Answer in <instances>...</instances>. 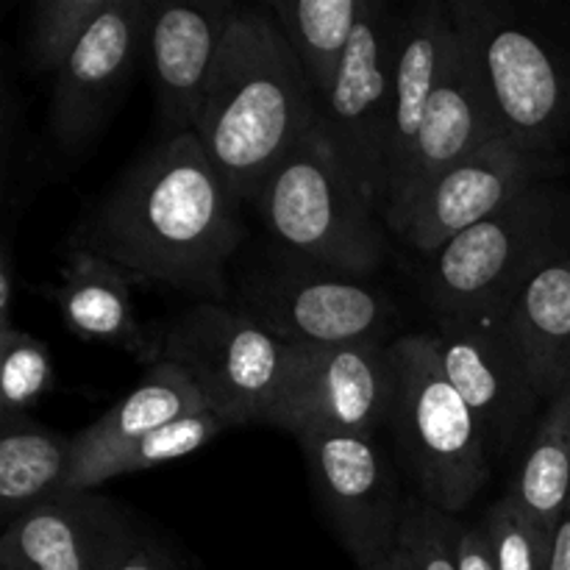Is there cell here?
<instances>
[{
    "mask_svg": "<svg viewBox=\"0 0 570 570\" xmlns=\"http://www.w3.org/2000/svg\"><path fill=\"white\" fill-rule=\"evenodd\" d=\"M434 340L440 365L476 415L488 451L507 454L543 404L510 309L438 317Z\"/></svg>",
    "mask_w": 570,
    "mask_h": 570,
    "instance_id": "9c48e42d",
    "label": "cell"
},
{
    "mask_svg": "<svg viewBox=\"0 0 570 570\" xmlns=\"http://www.w3.org/2000/svg\"><path fill=\"white\" fill-rule=\"evenodd\" d=\"M117 570H181V568H178V562L173 560L161 546H156L154 540L142 538L137 549L128 554V560Z\"/></svg>",
    "mask_w": 570,
    "mask_h": 570,
    "instance_id": "4dcf8cb0",
    "label": "cell"
},
{
    "mask_svg": "<svg viewBox=\"0 0 570 570\" xmlns=\"http://www.w3.org/2000/svg\"><path fill=\"white\" fill-rule=\"evenodd\" d=\"M142 538L117 501L65 490L6 527L0 570H117Z\"/></svg>",
    "mask_w": 570,
    "mask_h": 570,
    "instance_id": "9a60e30c",
    "label": "cell"
},
{
    "mask_svg": "<svg viewBox=\"0 0 570 570\" xmlns=\"http://www.w3.org/2000/svg\"><path fill=\"white\" fill-rule=\"evenodd\" d=\"M371 0H273L267 11L282 28L284 39L298 56L317 100H323L337 78L356 28L365 20Z\"/></svg>",
    "mask_w": 570,
    "mask_h": 570,
    "instance_id": "603a6c76",
    "label": "cell"
},
{
    "mask_svg": "<svg viewBox=\"0 0 570 570\" xmlns=\"http://www.w3.org/2000/svg\"><path fill=\"white\" fill-rule=\"evenodd\" d=\"M14 293H17V271L14 256H11V237L6 234L0 245V332L14 328L11 312H14Z\"/></svg>",
    "mask_w": 570,
    "mask_h": 570,
    "instance_id": "f546056e",
    "label": "cell"
},
{
    "mask_svg": "<svg viewBox=\"0 0 570 570\" xmlns=\"http://www.w3.org/2000/svg\"><path fill=\"white\" fill-rule=\"evenodd\" d=\"M549 570H570V495L562 510L560 527H557L554 546H551V562Z\"/></svg>",
    "mask_w": 570,
    "mask_h": 570,
    "instance_id": "1f68e13d",
    "label": "cell"
},
{
    "mask_svg": "<svg viewBox=\"0 0 570 570\" xmlns=\"http://www.w3.org/2000/svg\"><path fill=\"white\" fill-rule=\"evenodd\" d=\"M237 11L239 6L228 0L154 3L148 50L167 137L195 131L198 126L206 89Z\"/></svg>",
    "mask_w": 570,
    "mask_h": 570,
    "instance_id": "e0dca14e",
    "label": "cell"
},
{
    "mask_svg": "<svg viewBox=\"0 0 570 570\" xmlns=\"http://www.w3.org/2000/svg\"><path fill=\"white\" fill-rule=\"evenodd\" d=\"M507 495L554 546L557 527L570 495V387L546 404Z\"/></svg>",
    "mask_w": 570,
    "mask_h": 570,
    "instance_id": "7402d4cb",
    "label": "cell"
},
{
    "mask_svg": "<svg viewBox=\"0 0 570 570\" xmlns=\"http://www.w3.org/2000/svg\"><path fill=\"white\" fill-rule=\"evenodd\" d=\"M200 410H209V406L187 371L173 362H156L145 371L137 390H131L126 399L117 401L109 412H104L98 421L72 438V473L67 490L78 476L92 471L115 451Z\"/></svg>",
    "mask_w": 570,
    "mask_h": 570,
    "instance_id": "d6986e66",
    "label": "cell"
},
{
    "mask_svg": "<svg viewBox=\"0 0 570 570\" xmlns=\"http://www.w3.org/2000/svg\"><path fill=\"white\" fill-rule=\"evenodd\" d=\"M362 570H417V566H415V560H412V554L404 549V546H395L390 554H384L382 560L373 562V566H367Z\"/></svg>",
    "mask_w": 570,
    "mask_h": 570,
    "instance_id": "d6a6232c",
    "label": "cell"
},
{
    "mask_svg": "<svg viewBox=\"0 0 570 570\" xmlns=\"http://www.w3.org/2000/svg\"><path fill=\"white\" fill-rule=\"evenodd\" d=\"M150 14V0H115L56 76L50 134L65 159L87 150L104 128L139 53L148 48Z\"/></svg>",
    "mask_w": 570,
    "mask_h": 570,
    "instance_id": "5bb4252c",
    "label": "cell"
},
{
    "mask_svg": "<svg viewBox=\"0 0 570 570\" xmlns=\"http://www.w3.org/2000/svg\"><path fill=\"white\" fill-rule=\"evenodd\" d=\"M243 237L239 200L187 131L165 137L117 178L70 234V250L104 256L139 284L223 304L226 265Z\"/></svg>",
    "mask_w": 570,
    "mask_h": 570,
    "instance_id": "6da1fadb",
    "label": "cell"
},
{
    "mask_svg": "<svg viewBox=\"0 0 570 570\" xmlns=\"http://www.w3.org/2000/svg\"><path fill=\"white\" fill-rule=\"evenodd\" d=\"M256 209L271 232L317 271L362 282L387 256V226L337 161L321 115L271 173Z\"/></svg>",
    "mask_w": 570,
    "mask_h": 570,
    "instance_id": "5b68a950",
    "label": "cell"
},
{
    "mask_svg": "<svg viewBox=\"0 0 570 570\" xmlns=\"http://www.w3.org/2000/svg\"><path fill=\"white\" fill-rule=\"evenodd\" d=\"M72 473V438L28 415H0V515L6 527L65 493Z\"/></svg>",
    "mask_w": 570,
    "mask_h": 570,
    "instance_id": "44dd1931",
    "label": "cell"
},
{
    "mask_svg": "<svg viewBox=\"0 0 570 570\" xmlns=\"http://www.w3.org/2000/svg\"><path fill=\"white\" fill-rule=\"evenodd\" d=\"M115 0H39L33 6L28 56L33 70L56 72L81 45L89 28L100 20Z\"/></svg>",
    "mask_w": 570,
    "mask_h": 570,
    "instance_id": "d4e9b609",
    "label": "cell"
},
{
    "mask_svg": "<svg viewBox=\"0 0 570 570\" xmlns=\"http://www.w3.org/2000/svg\"><path fill=\"white\" fill-rule=\"evenodd\" d=\"M495 570H549L551 543L521 515L510 495L490 507L482 521Z\"/></svg>",
    "mask_w": 570,
    "mask_h": 570,
    "instance_id": "83f0119b",
    "label": "cell"
},
{
    "mask_svg": "<svg viewBox=\"0 0 570 570\" xmlns=\"http://www.w3.org/2000/svg\"><path fill=\"white\" fill-rule=\"evenodd\" d=\"M395 399L390 345H298L289 382L267 426L298 434H373L387 426Z\"/></svg>",
    "mask_w": 570,
    "mask_h": 570,
    "instance_id": "8fae6325",
    "label": "cell"
},
{
    "mask_svg": "<svg viewBox=\"0 0 570 570\" xmlns=\"http://www.w3.org/2000/svg\"><path fill=\"white\" fill-rule=\"evenodd\" d=\"M159 334V362L184 367L226 426L267 423L298 360V345L217 301H200Z\"/></svg>",
    "mask_w": 570,
    "mask_h": 570,
    "instance_id": "52a82bcc",
    "label": "cell"
},
{
    "mask_svg": "<svg viewBox=\"0 0 570 570\" xmlns=\"http://www.w3.org/2000/svg\"><path fill=\"white\" fill-rule=\"evenodd\" d=\"M401 17L384 0H371L337 78L321 100V126L351 181L384 215L387 198L390 117L399 59Z\"/></svg>",
    "mask_w": 570,
    "mask_h": 570,
    "instance_id": "ba28073f",
    "label": "cell"
},
{
    "mask_svg": "<svg viewBox=\"0 0 570 570\" xmlns=\"http://www.w3.org/2000/svg\"><path fill=\"white\" fill-rule=\"evenodd\" d=\"M317 115L321 100L267 6H239L193 131L239 204H256Z\"/></svg>",
    "mask_w": 570,
    "mask_h": 570,
    "instance_id": "7a4b0ae2",
    "label": "cell"
},
{
    "mask_svg": "<svg viewBox=\"0 0 570 570\" xmlns=\"http://www.w3.org/2000/svg\"><path fill=\"white\" fill-rule=\"evenodd\" d=\"M223 429H228L226 421L217 417L212 410H200L187 417H178V421L167 423V426L156 429V432L145 434V438L128 443L126 449L106 456L92 471L78 476L70 490H95L104 482H109V479L128 476V473H139L148 471V468H159L167 465V462L181 460V456L204 449Z\"/></svg>",
    "mask_w": 570,
    "mask_h": 570,
    "instance_id": "cb8c5ba5",
    "label": "cell"
},
{
    "mask_svg": "<svg viewBox=\"0 0 570 570\" xmlns=\"http://www.w3.org/2000/svg\"><path fill=\"white\" fill-rule=\"evenodd\" d=\"M568 245L570 198L551 184H538L434 256L426 276L429 306L438 317L510 309L523 284Z\"/></svg>",
    "mask_w": 570,
    "mask_h": 570,
    "instance_id": "8992f818",
    "label": "cell"
},
{
    "mask_svg": "<svg viewBox=\"0 0 570 570\" xmlns=\"http://www.w3.org/2000/svg\"><path fill=\"white\" fill-rule=\"evenodd\" d=\"M139 284L131 273L111 265L89 250H70L61 267V282L48 287L59 306L61 323L83 343H104L128 351L134 360L156 365L161 354V334L148 332L137 321L131 289Z\"/></svg>",
    "mask_w": 570,
    "mask_h": 570,
    "instance_id": "ac0fdd59",
    "label": "cell"
},
{
    "mask_svg": "<svg viewBox=\"0 0 570 570\" xmlns=\"http://www.w3.org/2000/svg\"><path fill=\"white\" fill-rule=\"evenodd\" d=\"M462 529L465 527H460L454 515L412 495L406 499L399 546L410 551L417 570H460L456 549H460Z\"/></svg>",
    "mask_w": 570,
    "mask_h": 570,
    "instance_id": "4316f807",
    "label": "cell"
},
{
    "mask_svg": "<svg viewBox=\"0 0 570 570\" xmlns=\"http://www.w3.org/2000/svg\"><path fill=\"white\" fill-rule=\"evenodd\" d=\"M510 315L529 379L549 404L570 387V245L523 284Z\"/></svg>",
    "mask_w": 570,
    "mask_h": 570,
    "instance_id": "ffe728a7",
    "label": "cell"
},
{
    "mask_svg": "<svg viewBox=\"0 0 570 570\" xmlns=\"http://www.w3.org/2000/svg\"><path fill=\"white\" fill-rule=\"evenodd\" d=\"M501 137L495 122L493 106L484 92L482 76L473 61L471 50L462 42L454 22V37L445 50L443 67H440L438 83H434L432 100H429L426 120L417 134L415 150L401 173L399 184L390 193L387 209H384V226L393 223L412 206V200L440 176L471 156L473 150L484 148L488 142Z\"/></svg>",
    "mask_w": 570,
    "mask_h": 570,
    "instance_id": "2e32d148",
    "label": "cell"
},
{
    "mask_svg": "<svg viewBox=\"0 0 570 570\" xmlns=\"http://www.w3.org/2000/svg\"><path fill=\"white\" fill-rule=\"evenodd\" d=\"M395 399L387 429L417 499L456 515L490 482V451L471 406L445 376L434 332L404 334L390 345Z\"/></svg>",
    "mask_w": 570,
    "mask_h": 570,
    "instance_id": "277c9868",
    "label": "cell"
},
{
    "mask_svg": "<svg viewBox=\"0 0 570 570\" xmlns=\"http://www.w3.org/2000/svg\"><path fill=\"white\" fill-rule=\"evenodd\" d=\"M456 568L460 570H495L493 549L484 534L482 523L473 529H462L460 549H456Z\"/></svg>",
    "mask_w": 570,
    "mask_h": 570,
    "instance_id": "f1b7e54d",
    "label": "cell"
},
{
    "mask_svg": "<svg viewBox=\"0 0 570 570\" xmlns=\"http://www.w3.org/2000/svg\"><path fill=\"white\" fill-rule=\"evenodd\" d=\"M312 493L356 570L399 546L406 499L399 471L367 434H298Z\"/></svg>",
    "mask_w": 570,
    "mask_h": 570,
    "instance_id": "30bf717a",
    "label": "cell"
},
{
    "mask_svg": "<svg viewBox=\"0 0 570 570\" xmlns=\"http://www.w3.org/2000/svg\"><path fill=\"white\" fill-rule=\"evenodd\" d=\"M243 298L245 312L289 345H384L399 315L382 289L317 267L256 278Z\"/></svg>",
    "mask_w": 570,
    "mask_h": 570,
    "instance_id": "4fadbf2b",
    "label": "cell"
},
{
    "mask_svg": "<svg viewBox=\"0 0 570 570\" xmlns=\"http://www.w3.org/2000/svg\"><path fill=\"white\" fill-rule=\"evenodd\" d=\"M501 137L557 156L570 139V20L512 0H449Z\"/></svg>",
    "mask_w": 570,
    "mask_h": 570,
    "instance_id": "3957f363",
    "label": "cell"
},
{
    "mask_svg": "<svg viewBox=\"0 0 570 570\" xmlns=\"http://www.w3.org/2000/svg\"><path fill=\"white\" fill-rule=\"evenodd\" d=\"M53 384V356L45 340L17 326L0 332V415H28Z\"/></svg>",
    "mask_w": 570,
    "mask_h": 570,
    "instance_id": "484cf974",
    "label": "cell"
},
{
    "mask_svg": "<svg viewBox=\"0 0 570 570\" xmlns=\"http://www.w3.org/2000/svg\"><path fill=\"white\" fill-rule=\"evenodd\" d=\"M551 165L554 156L515 139H493L440 173L390 232L421 254L438 256L462 232L499 215L512 200L543 184Z\"/></svg>",
    "mask_w": 570,
    "mask_h": 570,
    "instance_id": "7c38bea8",
    "label": "cell"
}]
</instances>
